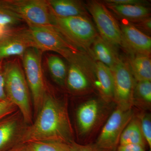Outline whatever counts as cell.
Listing matches in <instances>:
<instances>
[{
	"label": "cell",
	"mask_w": 151,
	"mask_h": 151,
	"mask_svg": "<svg viewBox=\"0 0 151 151\" xmlns=\"http://www.w3.org/2000/svg\"><path fill=\"white\" fill-rule=\"evenodd\" d=\"M73 132L67 103L48 91L35 122L26 127L20 144L35 142H57L70 144Z\"/></svg>",
	"instance_id": "obj_1"
},
{
	"label": "cell",
	"mask_w": 151,
	"mask_h": 151,
	"mask_svg": "<svg viewBox=\"0 0 151 151\" xmlns=\"http://www.w3.org/2000/svg\"><path fill=\"white\" fill-rule=\"evenodd\" d=\"M6 98L16 106L26 124L32 123L29 88L24 72L18 59L3 65Z\"/></svg>",
	"instance_id": "obj_2"
},
{
	"label": "cell",
	"mask_w": 151,
	"mask_h": 151,
	"mask_svg": "<svg viewBox=\"0 0 151 151\" xmlns=\"http://www.w3.org/2000/svg\"><path fill=\"white\" fill-rule=\"evenodd\" d=\"M50 11L52 26L70 43L78 49L92 45L98 35L88 16L60 17Z\"/></svg>",
	"instance_id": "obj_3"
},
{
	"label": "cell",
	"mask_w": 151,
	"mask_h": 151,
	"mask_svg": "<svg viewBox=\"0 0 151 151\" xmlns=\"http://www.w3.org/2000/svg\"><path fill=\"white\" fill-rule=\"evenodd\" d=\"M42 52L31 47L22 57L24 75L32 97L35 116L37 115L47 92L41 65Z\"/></svg>",
	"instance_id": "obj_4"
},
{
	"label": "cell",
	"mask_w": 151,
	"mask_h": 151,
	"mask_svg": "<svg viewBox=\"0 0 151 151\" xmlns=\"http://www.w3.org/2000/svg\"><path fill=\"white\" fill-rule=\"evenodd\" d=\"M36 47L42 52H57L70 62L82 53L53 26L28 27Z\"/></svg>",
	"instance_id": "obj_5"
},
{
	"label": "cell",
	"mask_w": 151,
	"mask_h": 151,
	"mask_svg": "<svg viewBox=\"0 0 151 151\" xmlns=\"http://www.w3.org/2000/svg\"><path fill=\"white\" fill-rule=\"evenodd\" d=\"M9 9L28 27H51V14L46 0H4Z\"/></svg>",
	"instance_id": "obj_6"
},
{
	"label": "cell",
	"mask_w": 151,
	"mask_h": 151,
	"mask_svg": "<svg viewBox=\"0 0 151 151\" xmlns=\"http://www.w3.org/2000/svg\"><path fill=\"white\" fill-rule=\"evenodd\" d=\"M133 110L117 107L104 125L94 145L98 151H116L122 132L133 117Z\"/></svg>",
	"instance_id": "obj_7"
},
{
	"label": "cell",
	"mask_w": 151,
	"mask_h": 151,
	"mask_svg": "<svg viewBox=\"0 0 151 151\" xmlns=\"http://www.w3.org/2000/svg\"><path fill=\"white\" fill-rule=\"evenodd\" d=\"M111 70L114 82L113 100L117 107L125 111L132 109L134 105L136 81L129 63L120 58L115 67Z\"/></svg>",
	"instance_id": "obj_8"
},
{
	"label": "cell",
	"mask_w": 151,
	"mask_h": 151,
	"mask_svg": "<svg viewBox=\"0 0 151 151\" xmlns=\"http://www.w3.org/2000/svg\"><path fill=\"white\" fill-rule=\"evenodd\" d=\"M86 7L93 18L100 36L116 47L121 45L120 25L105 4L93 0L88 1Z\"/></svg>",
	"instance_id": "obj_9"
},
{
	"label": "cell",
	"mask_w": 151,
	"mask_h": 151,
	"mask_svg": "<svg viewBox=\"0 0 151 151\" xmlns=\"http://www.w3.org/2000/svg\"><path fill=\"white\" fill-rule=\"evenodd\" d=\"M35 47L29 27L14 28L0 40V62L11 57H22L28 49Z\"/></svg>",
	"instance_id": "obj_10"
},
{
	"label": "cell",
	"mask_w": 151,
	"mask_h": 151,
	"mask_svg": "<svg viewBox=\"0 0 151 151\" xmlns=\"http://www.w3.org/2000/svg\"><path fill=\"white\" fill-rule=\"evenodd\" d=\"M26 125L19 110L0 120V151L8 150L20 144Z\"/></svg>",
	"instance_id": "obj_11"
},
{
	"label": "cell",
	"mask_w": 151,
	"mask_h": 151,
	"mask_svg": "<svg viewBox=\"0 0 151 151\" xmlns=\"http://www.w3.org/2000/svg\"><path fill=\"white\" fill-rule=\"evenodd\" d=\"M122 34L121 45L132 55L150 56L151 52L150 37L142 32L132 24L120 25Z\"/></svg>",
	"instance_id": "obj_12"
},
{
	"label": "cell",
	"mask_w": 151,
	"mask_h": 151,
	"mask_svg": "<svg viewBox=\"0 0 151 151\" xmlns=\"http://www.w3.org/2000/svg\"><path fill=\"white\" fill-rule=\"evenodd\" d=\"M85 65L83 54L69 62L65 83L72 92H84L91 86L90 73Z\"/></svg>",
	"instance_id": "obj_13"
},
{
	"label": "cell",
	"mask_w": 151,
	"mask_h": 151,
	"mask_svg": "<svg viewBox=\"0 0 151 151\" xmlns=\"http://www.w3.org/2000/svg\"><path fill=\"white\" fill-rule=\"evenodd\" d=\"M52 12L60 17L88 16L86 6L76 0H47Z\"/></svg>",
	"instance_id": "obj_14"
},
{
	"label": "cell",
	"mask_w": 151,
	"mask_h": 151,
	"mask_svg": "<svg viewBox=\"0 0 151 151\" xmlns=\"http://www.w3.org/2000/svg\"><path fill=\"white\" fill-rule=\"evenodd\" d=\"M97 100H89L80 105L77 110L76 119L79 131L86 134L94 127L99 115L100 107Z\"/></svg>",
	"instance_id": "obj_15"
},
{
	"label": "cell",
	"mask_w": 151,
	"mask_h": 151,
	"mask_svg": "<svg viewBox=\"0 0 151 151\" xmlns=\"http://www.w3.org/2000/svg\"><path fill=\"white\" fill-rule=\"evenodd\" d=\"M94 72L96 76V86L103 100L111 101L114 97V82L112 71L102 63L94 64Z\"/></svg>",
	"instance_id": "obj_16"
},
{
	"label": "cell",
	"mask_w": 151,
	"mask_h": 151,
	"mask_svg": "<svg viewBox=\"0 0 151 151\" xmlns=\"http://www.w3.org/2000/svg\"><path fill=\"white\" fill-rule=\"evenodd\" d=\"M92 45V53L97 61L113 69L119 59L116 47L98 35Z\"/></svg>",
	"instance_id": "obj_17"
},
{
	"label": "cell",
	"mask_w": 151,
	"mask_h": 151,
	"mask_svg": "<svg viewBox=\"0 0 151 151\" xmlns=\"http://www.w3.org/2000/svg\"><path fill=\"white\" fill-rule=\"evenodd\" d=\"M108 9L118 17L135 23L150 17V11L146 6L141 5H113L105 4Z\"/></svg>",
	"instance_id": "obj_18"
},
{
	"label": "cell",
	"mask_w": 151,
	"mask_h": 151,
	"mask_svg": "<svg viewBox=\"0 0 151 151\" xmlns=\"http://www.w3.org/2000/svg\"><path fill=\"white\" fill-rule=\"evenodd\" d=\"M150 56L133 55L128 62L136 81H151V60Z\"/></svg>",
	"instance_id": "obj_19"
},
{
	"label": "cell",
	"mask_w": 151,
	"mask_h": 151,
	"mask_svg": "<svg viewBox=\"0 0 151 151\" xmlns=\"http://www.w3.org/2000/svg\"><path fill=\"white\" fill-rule=\"evenodd\" d=\"M146 143L141 130L139 119L133 117L122 132L119 145L135 144L145 147Z\"/></svg>",
	"instance_id": "obj_20"
},
{
	"label": "cell",
	"mask_w": 151,
	"mask_h": 151,
	"mask_svg": "<svg viewBox=\"0 0 151 151\" xmlns=\"http://www.w3.org/2000/svg\"><path fill=\"white\" fill-rule=\"evenodd\" d=\"M49 70L55 83L63 86L65 84L67 68L63 60L56 55H50L47 59Z\"/></svg>",
	"instance_id": "obj_21"
},
{
	"label": "cell",
	"mask_w": 151,
	"mask_h": 151,
	"mask_svg": "<svg viewBox=\"0 0 151 151\" xmlns=\"http://www.w3.org/2000/svg\"><path fill=\"white\" fill-rule=\"evenodd\" d=\"M136 102L142 107H150L151 81H136L134 92V104Z\"/></svg>",
	"instance_id": "obj_22"
},
{
	"label": "cell",
	"mask_w": 151,
	"mask_h": 151,
	"mask_svg": "<svg viewBox=\"0 0 151 151\" xmlns=\"http://www.w3.org/2000/svg\"><path fill=\"white\" fill-rule=\"evenodd\" d=\"M22 22L19 17L8 8L4 1H0V26L9 30L17 27Z\"/></svg>",
	"instance_id": "obj_23"
},
{
	"label": "cell",
	"mask_w": 151,
	"mask_h": 151,
	"mask_svg": "<svg viewBox=\"0 0 151 151\" xmlns=\"http://www.w3.org/2000/svg\"><path fill=\"white\" fill-rule=\"evenodd\" d=\"M29 151H70V144L57 142H35L27 143Z\"/></svg>",
	"instance_id": "obj_24"
},
{
	"label": "cell",
	"mask_w": 151,
	"mask_h": 151,
	"mask_svg": "<svg viewBox=\"0 0 151 151\" xmlns=\"http://www.w3.org/2000/svg\"><path fill=\"white\" fill-rule=\"evenodd\" d=\"M141 130L146 143L151 149V117L150 114H143L139 119Z\"/></svg>",
	"instance_id": "obj_25"
},
{
	"label": "cell",
	"mask_w": 151,
	"mask_h": 151,
	"mask_svg": "<svg viewBox=\"0 0 151 151\" xmlns=\"http://www.w3.org/2000/svg\"><path fill=\"white\" fill-rule=\"evenodd\" d=\"M17 110L15 105L7 99L0 102V120L15 113Z\"/></svg>",
	"instance_id": "obj_26"
},
{
	"label": "cell",
	"mask_w": 151,
	"mask_h": 151,
	"mask_svg": "<svg viewBox=\"0 0 151 151\" xmlns=\"http://www.w3.org/2000/svg\"><path fill=\"white\" fill-rule=\"evenodd\" d=\"M132 24L142 32L147 35L150 34L151 31V19L150 17L142 20Z\"/></svg>",
	"instance_id": "obj_27"
},
{
	"label": "cell",
	"mask_w": 151,
	"mask_h": 151,
	"mask_svg": "<svg viewBox=\"0 0 151 151\" xmlns=\"http://www.w3.org/2000/svg\"><path fill=\"white\" fill-rule=\"evenodd\" d=\"M103 3L105 4L113 5H147V2L142 0H105Z\"/></svg>",
	"instance_id": "obj_28"
},
{
	"label": "cell",
	"mask_w": 151,
	"mask_h": 151,
	"mask_svg": "<svg viewBox=\"0 0 151 151\" xmlns=\"http://www.w3.org/2000/svg\"><path fill=\"white\" fill-rule=\"evenodd\" d=\"M70 151H98L93 145H83L73 141L70 145Z\"/></svg>",
	"instance_id": "obj_29"
},
{
	"label": "cell",
	"mask_w": 151,
	"mask_h": 151,
	"mask_svg": "<svg viewBox=\"0 0 151 151\" xmlns=\"http://www.w3.org/2000/svg\"><path fill=\"white\" fill-rule=\"evenodd\" d=\"M6 99L3 65L2 62H0V102Z\"/></svg>",
	"instance_id": "obj_30"
},
{
	"label": "cell",
	"mask_w": 151,
	"mask_h": 151,
	"mask_svg": "<svg viewBox=\"0 0 151 151\" xmlns=\"http://www.w3.org/2000/svg\"><path fill=\"white\" fill-rule=\"evenodd\" d=\"M116 151H145V147L135 144L123 145H119Z\"/></svg>",
	"instance_id": "obj_31"
},
{
	"label": "cell",
	"mask_w": 151,
	"mask_h": 151,
	"mask_svg": "<svg viewBox=\"0 0 151 151\" xmlns=\"http://www.w3.org/2000/svg\"><path fill=\"white\" fill-rule=\"evenodd\" d=\"M6 151H29L26 144H19Z\"/></svg>",
	"instance_id": "obj_32"
}]
</instances>
